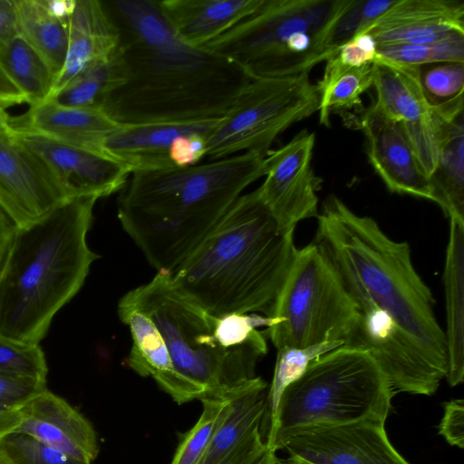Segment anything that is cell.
<instances>
[{
    "instance_id": "6da1fadb",
    "label": "cell",
    "mask_w": 464,
    "mask_h": 464,
    "mask_svg": "<svg viewBox=\"0 0 464 464\" xmlns=\"http://www.w3.org/2000/svg\"><path fill=\"white\" fill-rule=\"evenodd\" d=\"M104 5L120 31L121 76L101 109L121 125L222 118L252 79L224 56L181 40L157 0Z\"/></svg>"
},
{
    "instance_id": "7a4b0ae2",
    "label": "cell",
    "mask_w": 464,
    "mask_h": 464,
    "mask_svg": "<svg viewBox=\"0 0 464 464\" xmlns=\"http://www.w3.org/2000/svg\"><path fill=\"white\" fill-rule=\"evenodd\" d=\"M266 156L247 151L205 163L132 172L118 218L158 272L171 273L242 192L265 177Z\"/></svg>"
},
{
    "instance_id": "3957f363",
    "label": "cell",
    "mask_w": 464,
    "mask_h": 464,
    "mask_svg": "<svg viewBox=\"0 0 464 464\" xmlns=\"http://www.w3.org/2000/svg\"><path fill=\"white\" fill-rule=\"evenodd\" d=\"M297 248L257 188L241 195L198 246L170 274L175 285L214 316L271 317Z\"/></svg>"
},
{
    "instance_id": "277c9868",
    "label": "cell",
    "mask_w": 464,
    "mask_h": 464,
    "mask_svg": "<svg viewBox=\"0 0 464 464\" xmlns=\"http://www.w3.org/2000/svg\"><path fill=\"white\" fill-rule=\"evenodd\" d=\"M95 197L71 199L15 227L0 265V334L40 343L99 257L88 246Z\"/></svg>"
},
{
    "instance_id": "5b68a950",
    "label": "cell",
    "mask_w": 464,
    "mask_h": 464,
    "mask_svg": "<svg viewBox=\"0 0 464 464\" xmlns=\"http://www.w3.org/2000/svg\"><path fill=\"white\" fill-rule=\"evenodd\" d=\"M316 218L314 241L354 301L369 300L389 314L447 375L436 301L413 266L409 244L393 240L372 218L356 214L334 195L324 200Z\"/></svg>"
},
{
    "instance_id": "8992f818",
    "label": "cell",
    "mask_w": 464,
    "mask_h": 464,
    "mask_svg": "<svg viewBox=\"0 0 464 464\" xmlns=\"http://www.w3.org/2000/svg\"><path fill=\"white\" fill-rule=\"evenodd\" d=\"M118 305L138 310L154 323L176 371L200 391V401L237 393L256 377V364L267 353L265 332L244 345H225L216 333L218 316L179 289L168 272H157Z\"/></svg>"
},
{
    "instance_id": "52a82bcc",
    "label": "cell",
    "mask_w": 464,
    "mask_h": 464,
    "mask_svg": "<svg viewBox=\"0 0 464 464\" xmlns=\"http://www.w3.org/2000/svg\"><path fill=\"white\" fill-rule=\"evenodd\" d=\"M393 395L369 353L342 345L314 360L284 391L265 443L276 452L306 429L367 418L386 420Z\"/></svg>"
},
{
    "instance_id": "ba28073f",
    "label": "cell",
    "mask_w": 464,
    "mask_h": 464,
    "mask_svg": "<svg viewBox=\"0 0 464 464\" xmlns=\"http://www.w3.org/2000/svg\"><path fill=\"white\" fill-rule=\"evenodd\" d=\"M350 0H266L256 14L204 48L232 61L251 78L309 73L333 55L327 41Z\"/></svg>"
},
{
    "instance_id": "9c48e42d",
    "label": "cell",
    "mask_w": 464,
    "mask_h": 464,
    "mask_svg": "<svg viewBox=\"0 0 464 464\" xmlns=\"http://www.w3.org/2000/svg\"><path fill=\"white\" fill-rule=\"evenodd\" d=\"M351 296L322 248L312 241L297 249L266 334L276 349L343 341L358 315Z\"/></svg>"
},
{
    "instance_id": "30bf717a",
    "label": "cell",
    "mask_w": 464,
    "mask_h": 464,
    "mask_svg": "<svg viewBox=\"0 0 464 464\" xmlns=\"http://www.w3.org/2000/svg\"><path fill=\"white\" fill-rule=\"evenodd\" d=\"M319 102L309 73L252 78L208 137L205 158L247 151L266 156L281 133L318 111Z\"/></svg>"
},
{
    "instance_id": "8fae6325",
    "label": "cell",
    "mask_w": 464,
    "mask_h": 464,
    "mask_svg": "<svg viewBox=\"0 0 464 464\" xmlns=\"http://www.w3.org/2000/svg\"><path fill=\"white\" fill-rule=\"evenodd\" d=\"M356 304L358 315L343 345L369 353L393 394H434L446 372L389 314L369 300Z\"/></svg>"
},
{
    "instance_id": "7c38bea8",
    "label": "cell",
    "mask_w": 464,
    "mask_h": 464,
    "mask_svg": "<svg viewBox=\"0 0 464 464\" xmlns=\"http://www.w3.org/2000/svg\"><path fill=\"white\" fill-rule=\"evenodd\" d=\"M121 125L104 140L102 152L131 173L198 164L208 138L220 120Z\"/></svg>"
},
{
    "instance_id": "4fadbf2b",
    "label": "cell",
    "mask_w": 464,
    "mask_h": 464,
    "mask_svg": "<svg viewBox=\"0 0 464 464\" xmlns=\"http://www.w3.org/2000/svg\"><path fill=\"white\" fill-rule=\"evenodd\" d=\"M314 143V132L304 129L265 158L266 179L257 191L285 233L319 213L317 192L323 179L312 167Z\"/></svg>"
},
{
    "instance_id": "5bb4252c",
    "label": "cell",
    "mask_w": 464,
    "mask_h": 464,
    "mask_svg": "<svg viewBox=\"0 0 464 464\" xmlns=\"http://www.w3.org/2000/svg\"><path fill=\"white\" fill-rule=\"evenodd\" d=\"M13 128L12 139L45 164L70 199L110 196L122 188L131 174L127 166L104 153L26 128Z\"/></svg>"
},
{
    "instance_id": "9a60e30c",
    "label": "cell",
    "mask_w": 464,
    "mask_h": 464,
    "mask_svg": "<svg viewBox=\"0 0 464 464\" xmlns=\"http://www.w3.org/2000/svg\"><path fill=\"white\" fill-rule=\"evenodd\" d=\"M282 450L305 464H411L389 440L381 419L306 429Z\"/></svg>"
},
{
    "instance_id": "2e32d148",
    "label": "cell",
    "mask_w": 464,
    "mask_h": 464,
    "mask_svg": "<svg viewBox=\"0 0 464 464\" xmlns=\"http://www.w3.org/2000/svg\"><path fill=\"white\" fill-rule=\"evenodd\" d=\"M71 200L45 164L11 138L0 137V208L24 227Z\"/></svg>"
},
{
    "instance_id": "e0dca14e",
    "label": "cell",
    "mask_w": 464,
    "mask_h": 464,
    "mask_svg": "<svg viewBox=\"0 0 464 464\" xmlns=\"http://www.w3.org/2000/svg\"><path fill=\"white\" fill-rule=\"evenodd\" d=\"M366 139V153L376 174L392 193L432 201L430 179L422 170L401 124L365 109L354 120Z\"/></svg>"
},
{
    "instance_id": "ac0fdd59",
    "label": "cell",
    "mask_w": 464,
    "mask_h": 464,
    "mask_svg": "<svg viewBox=\"0 0 464 464\" xmlns=\"http://www.w3.org/2000/svg\"><path fill=\"white\" fill-rule=\"evenodd\" d=\"M364 33L377 44H435L464 36V2L394 0Z\"/></svg>"
},
{
    "instance_id": "d6986e66",
    "label": "cell",
    "mask_w": 464,
    "mask_h": 464,
    "mask_svg": "<svg viewBox=\"0 0 464 464\" xmlns=\"http://www.w3.org/2000/svg\"><path fill=\"white\" fill-rule=\"evenodd\" d=\"M23 420L14 432L31 435L77 459L92 463L98 455L96 433L72 405L47 388L21 406Z\"/></svg>"
},
{
    "instance_id": "ffe728a7",
    "label": "cell",
    "mask_w": 464,
    "mask_h": 464,
    "mask_svg": "<svg viewBox=\"0 0 464 464\" xmlns=\"http://www.w3.org/2000/svg\"><path fill=\"white\" fill-rule=\"evenodd\" d=\"M68 28L65 62L50 97L92 65L111 57L120 46L119 28L103 2L76 0Z\"/></svg>"
},
{
    "instance_id": "44dd1931",
    "label": "cell",
    "mask_w": 464,
    "mask_h": 464,
    "mask_svg": "<svg viewBox=\"0 0 464 464\" xmlns=\"http://www.w3.org/2000/svg\"><path fill=\"white\" fill-rule=\"evenodd\" d=\"M118 314L131 334L132 346L127 358L130 368L142 377H152L178 404L200 401V391L176 371L154 323L143 313L120 305Z\"/></svg>"
},
{
    "instance_id": "7402d4cb",
    "label": "cell",
    "mask_w": 464,
    "mask_h": 464,
    "mask_svg": "<svg viewBox=\"0 0 464 464\" xmlns=\"http://www.w3.org/2000/svg\"><path fill=\"white\" fill-rule=\"evenodd\" d=\"M266 1L157 0V3L181 40L203 47L258 12Z\"/></svg>"
},
{
    "instance_id": "603a6c76",
    "label": "cell",
    "mask_w": 464,
    "mask_h": 464,
    "mask_svg": "<svg viewBox=\"0 0 464 464\" xmlns=\"http://www.w3.org/2000/svg\"><path fill=\"white\" fill-rule=\"evenodd\" d=\"M12 124L99 152L107 137L121 126L102 109L67 107L51 100L30 106L23 116L12 118Z\"/></svg>"
},
{
    "instance_id": "cb8c5ba5",
    "label": "cell",
    "mask_w": 464,
    "mask_h": 464,
    "mask_svg": "<svg viewBox=\"0 0 464 464\" xmlns=\"http://www.w3.org/2000/svg\"><path fill=\"white\" fill-rule=\"evenodd\" d=\"M376 99L368 109L401 125L419 122L433 112L423 92L420 66L399 64L377 57L372 63Z\"/></svg>"
},
{
    "instance_id": "d4e9b609",
    "label": "cell",
    "mask_w": 464,
    "mask_h": 464,
    "mask_svg": "<svg viewBox=\"0 0 464 464\" xmlns=\"http://www.w3.org/2000/svg\"><path fill=\"white\" fill-rule=\"evenodd\" d=\"M267 383L256 376L231 399L230 409L217 428L199 464H230L261 434Z\"/></svg>"
},
{
    "instance_id": "484cf974",
    "label": "cell",
    "mask_w": 464,
    "mask_h": 464,
    "mask_svg": "<svg viewBox=\"0 0 464 464\" xmlns=\"http://www.w3.org/2000/svg\"><path fill=\"white\" fill-rule=\"evenodd\" d=\"M443 270L446 303L448 371L454 387L464 381V222L450 220V235Z\"/></svg>"
},
{
    "instance_id": "4316f807",
    "label": "cell",
    "mask_w": 464,
    "mask_h": 464,
    "mask_svg": "<svg viewBox=\"0 0 464 464\" xmlns=\"http://www.w3.org/2000/svg\"><path fill=\"white\" fill-rule=\"evenodd\" d=\"M430 183L432 201L445 216L464 222V113L445 127Z\"/></svg>"
},
{
    "instance_id": "83f0119b",
    "label": "cell",
    "mask_w": 464,
    "mask_h": 464,
    "mask_svg": "<svg viewBox=\"0 0 464 464\" xmlns=\"http://www.w3.org/2000/svg\"><path fill=\"white\" fill-rule=\"evenodd\" d=\"M18 34L44 58L56 76L63 67L67 48L68 22L54 15L46 0H14Z\"/></svg>"
},
{
    "instance_id": "f1b7e54d",
    "label": "cell",
    "mask_w": 464,
    "mask_h": 464,
    "mask_svg": "<svg viewBox=\"0 0 464 464\" xmlns=\"http://www.w3.org/2000/svg\"><path fill=\"white\" fill-rule=\"evenodd\" d=\"M372 63L351 67L343 64L336 55L328 59L322 79L316 84L320 124L329 127L331 113L361 109V96L372 87Z\"/></svg>"
},
{
    "instance_id": "f546056e",
    "label": "cell",
    "mask_w": 464,
    "mask_h": 464,
    "mask_svg": "<svg viewBox=\"0 0 464 464\" xmlns=\"http://www.w3.org/2000/svg\"><path fill=\"white\" fill-rule=\"evenodd\" d=\"M0 69L24 95L30 106L50 97L55 75L44 58L20 34L0 47Z\"/></svg>"
},
{
    "instance_id": "4dcf8cb0",
    "label": "cell",
    "mask_w": 464,
    "mask_h": 464,
    "mask_svg": "<svg viewBox=\"0 0 464 464\" xmlns=\"http://www.w3.org/2000/svg\"><path fill=\"white\" fill-rule=\"evenodd\" d=\"M118 51L110 58L92 65L48 100L74 108H98L104 97L121 82Z\"/></svg>"
},
{
    "instance_id": "1f68e13d",
    "label": "cell",
    "mask_w": 464,
    "mask_h": 464,
    "mask_svg": "<svg viewBox=\"0 0 464 464\" xmlns=\"http://www.w3.org/2000/svg\"><path fill=\"white\" fill-rule=\"evenodd\" d=\"M342 345L343 341H329L304 348L285 346L277 349L274 375L266 396L265 413L261 421L262 437L274 419L284 391L304 374L314 360Z\"/></svg>"
},
{
    "instance_id": "d6a6232c",
    "label": "cell",
    "mask_w": 464,
    "mask_h": 464,
    "mask_svg": "<svg viewBox=\"0 0 464 464\" xmlns=\"http://www.w3.org/2000/svg\"><path fill=\"white\" fill-rule=\"evenodd\" d=\"M233 396L207 398L201 401L202 413L196 424L184 435L170 464L200 463L217 428L230 409Z\"/></svg>"
},
{
    "instance_id": "836d02e7",
    "label": "cell",
    "mask_w": 464,
    "mask_h": 464,
    "mask_svg": "<svg viewBox=\"0 0 464 464\" xmlns=\"http://www.w3.org/2000/svg\"><path fill=\"white\" fill-rule=\"evenodd\" d=\"M377 57L395 63L412 66L440 63H464V36L435 44H378Z\"/></svg>"
},
{
    "instance_id": "e575fe53",
    "label": "cell",
    "mask_w": 464,
    "mask_h": 464,
    "mask_svg": "<svg viewBox=\"0 0 464 464\" xmlns=\"http://www.w3.org/2000/svg\"><path fill=\"white\" fill-rule=\"evenodd\" d=\"M48 367L38 343L0 334V375L46 384Z\"/></svg>"
},
{
    "instance_id": "d590c367",
    "label": "cell",
    "mask_w": 464,
    "mask_h": 464,
    "mask_svg": "<svg viewBox=\"0 0 464 464\" xmlns=\"http://www.w3.org/2000/svg\"><path fill=\"white\" fill-rule=\"evenodd\" d=\"M394 0H350L347 8L334 23L327 49L336 55L340 47L355 35L365 32Z\"/></svg>"
},
{
    "instance_id": "8d00e7d4",
    "label": "cell",
    "mask_w": 464,
    "mask_h": 464,
    "mask_svg": "<svg viewBox=\"0 0 464 464\" xmlns=\"http://www.w3.org/2000/svg\"><path fill=\"white\" fill-rule=\"evenodd\" d=\"M0 452L11 464H91L21 432L5 436L0 440Z\"/></svg>"
},
{
    "instance_id": "74e56055",
    "label": "cell",
    "mask_w": 464,
    "mask_h": 464,
    "mask_svg": "<svg viewBox=\"0 0 464 464\" xmlns=\"http://www.w3.org/2000/svg\"><path fill=\"white\" fill-rule=\"evenodd\" d=\"M420 82L428 102L438 105L464 95V63L420 66Z\"/></svg>"
},
{
    "instance_id": "f35d334b",
    "label": "cell",
    "mask_w": 464,
    "mask_h": 464,
    "mask_svg": "<svg viewBox=\"0 0 464 464\" xmlns=\"http://www.w3.org/2000/svg\"><path fill=\"white\" fill-rule=\"evenodd\" d=\"M377 43L368 33H361L342 45L336 54L347 66L360 67L377 59Z\"/></svg>"
},
{
    "instance_id": "ab89813d",
    "label": "cell",
    "mask_w": 464,
    "mask_h": 464,
    "mask_svg": "<svg viewBox=\"0 0 464 464\" xmlns=\"http://www.w3.org/2000/svg\"><path fill=\"white\" fill-rule=\"evenodd\" d=\"M439 433L451 446L464 447V401L454 399L444 403Z\"/></svg>"
},
{
    "instance_id": "60d3db41",
    "label": "cell",
    "mask_w": 464,
    "mask_h": 464,
    "mask_svg": "<svg viewBox=\"0 0 464 464\" xmlns=\"http://www.w3.org/2000/svg\"><path fill=\"white\" fill-rule=\"evenodd\" d=\"M45 388L46 384L0 375V401L21 406Z\"/></svg>"
},
{
    "instance_id": "b9f144b4",
    "label": "cell",
    "mask_w": 464,
    "mask_h": 464,
    "mask_svg": "<svg viewBox=\"0 0 464 464\" xmlns=\"http://www.w3.org/2000/svg\"><path fill=\"white\" fill-rule=\"evenodd\" d=\"M277 461L276 452L266 446L262 435L258 434L230 464H277Z\"/></svg>"
},
{
    "instance_id": "7bdbcfd3",
    "label": "cell",
    "mask_w": 464,
    "mask_h": 464,
    "mask_svg": "<svg viewBox=\"0 0 464 464\" xmlns=\"http://www.w3.org/2000/svg\"><path fill=\"white\" fill-rule=\"evenodd\" d=\"M18 34L14 0H0V47Z\"/></svg>"
},
{
    "instance_id": "ee69618b",
    "label": "cell",
    "mask_w": 464,
    "mask_h": 464,
    "mask_svg": "<svg viewBox=\"0 0 464 464\" xmlns=\"http://www.w3.org/2000/svg\"><path fill=\"white\" fill-rule=\"evenodd\" d=\"M21 406L0 401V440L14 432L22 423Z\"/></svg>"
},
{
    "instance_id": "f6af8a7d",
    "label": "cell",
    "mask_w": 464,
    "mask_h": 464,
    "mask_svg": "<svg viewBox=\"0 0 464 464\" xmlns=\"http://www.w3.org/2000/svg\"><path fill=\"white\" fill-rule=\"evenodd\" d=\"M0 101L7 107L27 103L24 95L0 69Z\"/></svg>"
},
{
    "instance_id": "bcb514c9",
    "label": "cell",
    "mask_w": 464,
    "mask_h": 464,
    "mask_svg": "<svg viewBox=\"0 0 464 464\" xmlns=\"http://www.w3.org/2000/svg\"><path fill=\"white\" fill-rule=\"evenodd\" d=\"M15 230L14 224L0 208V265Z\"/></svg>"
},
{
    "instance_id": "7dc6e473",
    "label": "cell",
    "mask_w": 464,
    "mask_h": 464,
    "mask_svg": "<svg viewBox=\"0 0 464 464\" xmlns=\"http://www.w3.org/2000/svg\"><path fill=\"white\" fill-rule=\"evenodd\" d=\"M76 0H46L49 10L57 17L67 21L72 14Z\"/></svg>"
},
{
    "instance_id": "c3c4849f",
    "label": "cell",
    "mask_w": 464,
    "mask_h": 464,
    "mask_svg": "<svg viewBox=\"0 0 464 464\" xmlns=\"http://www.w3.org/2000/svg\"><path fill=\"white\" fill-rule=\"evenodd\" d=\"M13 132L12 118L5 111V109L0 107V137L12 139Z\"/></svg>"
},
{
    "instance_id": "681fc988",
    "label": "cell",
    "mask_w": 464,
    "mask_h": 464,
    "mask_svg": "<svg viewBox=\"0 0 464 464\" xmlns=\"http://www.w3.org/2000/svg\"><path fill=\"white\" fill-rule=\"evenodd\" d=\"M277 464H305L299 460L294 459L292 458H288L285 459H278Z\"/></svg>"
},
{
    "instance_id": "f907efd6",
    "label": "cell",
    "mask_w": 464,
    "mask_h": 464,
    "mask_svg": "<svg viewBox=\"0 0 464 464\" xmlns=\"http://www.w3.org/2000/svg\"><path fill=\"white\" fill-rule=\"evenodd\" d=\"M0 464H11L1 452H0Z\"/></svg>"
},
{
    "instance_id": "816d5d0a",
    "label": "cell",
    "mask_w": 464,
    "mask_h": 464,
    "mask_svg": "<svg viewBox=\"0 0 464 464\" xmlns=\"http://www.w3.org/2000/svg\"><path fill=\"white\" fill-rule=\"evenodd\" d=\"M0 107H2V108H4V109L8 108V107H7L4 102H2L1 101H0Z\"/></svg>"
}]
</instances>
